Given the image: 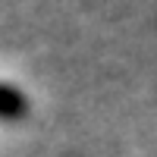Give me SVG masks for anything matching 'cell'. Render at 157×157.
Returning <instances> with one entry per match:
<instances>
[{"label":"cell","mask_w":157,"mask_h":157,"mask_svg":"<svg viewBox=\"0 0 157 157\" xmlns=\"http://www.w3.org/2000/svg\"><path fill=\"white\" fill-rule=\"evenodd\" d=\"M25 110H29L25 94L19 88L0 82V120H19V116H25Z\"/></svg>","instance_id":"1"}]
</instances>
